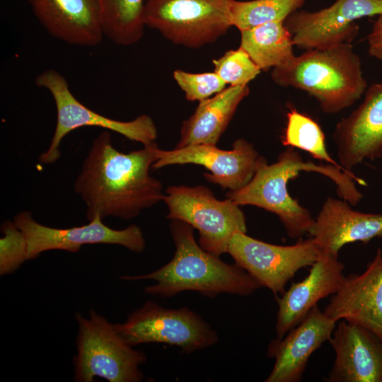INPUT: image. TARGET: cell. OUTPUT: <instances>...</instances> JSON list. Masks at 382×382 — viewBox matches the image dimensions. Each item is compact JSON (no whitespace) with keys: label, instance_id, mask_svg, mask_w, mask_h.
I'll return each instance as SVG.
<instances>
[{"label":"cell","instance_id":"e0dca14e","mask_svg":"<svg viewBox=\"0 0 382 382\" xmlns=\"http://www.w3.org/2000/svg\"><path fill=\"white\" fill-rule=\"evenodd\" d=\"M329 342L335 359L328 382H382V337L341 320Z\"/></svg>","mask_w":382,"mask_h":382},{"label":"cell","instance_id":"7402d4cb","mask_svg":"<svg viewBox=\"0 0 382 382\" xmlns=\"http://www.w3.org/2000/svg\"><path fill=\"white\" fill-rule=\"evenodd\" d=\"M284 22H270L241 31L240 47L261 71L282 66L295 56L292 37Z\"/></svg>","mask_w":382,"mask_h":382},{"label":"cell","instance_id":"ba28073f","mask_svg":"<svg viewBox=\"0 0 382 382\" xmlns=\"http://www.w3.org/2000/svg\"><path fill=\"white\" fill-rule=\"evenodd\" d=\"M35 82L50 93L57 110V124L51 143L40 156L42 163H54L60 157L59 146L63 138L80 127H101L144 146L154 143L157 139V128L151 117L141 115L131 121H120L102 115L79 102L70 91L66 79L55 69L41 72Z\"/></svg>","mask_w":382,"mask_h":382},{"label":"cell","instance_id":"9a60e30c","mask_svg":"<svg viewBox=\"0 0 382 382\" xmlns=\"http://www.w3.org/2000/svg\"><path fill=\"white\" fill-rule=\"evenodd\" d=\"M323 312L336 322L345 320L382 337V250L380 248L364 272L345 277Z\"/></svg>","mask_w":382,"mask_h":382},{"label":"cell","instance_id":"7a4b0ae2","mask_svg":"<svg viewBox=\"0 0 382 382\" xmlns=\"http://www.w3.org/2000/svg\"><path fill=\"white\" fill-rule=\"evenodd\" d=\"M301 171L316 172L330 178L336 185L338 195L352 205L363 197L354 182L365 186L364 180L332 164L305 161L292 147L281 152L275 163L269 165L263 161L246 185L229 191L226 197L239 206L253 205L275 214L291 238H301L309 233L315 219L289 195L287 186Z\"/></svg>","mask_w":382,"mask_h":382},{"label":"cell","instance_id":"9c48e42d","mask_svg":"<svg viewBox=\"0 0 382 382\" xmlns=\"http://www.w3.org/2000/svg\"><path fill=\"white\" fill-rule=\"evenodd\" d=\"M122 337L131 346L162 343L192 353L214 345L217 332L199 315L187 307L166 308L149 301L115 324Z\"/></svg>","mask_w":382,"mask_h":382},{"label":"cell","instance_id":"44dd1931","mask_svg":"<svg viewBox=\"0 0 382 382\" xmlns=\"http://www.w3.org/2000/svg\"><path fill=\"white\" fill-rule=\"evenodd\" d=\"M248 85L226 87L199 102L194 113L183 122L175 148L195 144L216 145L240 103L249 94Z\"/></svg>","mask_w":382,"mask_h":382},{"label":"cell","instance_id":"3957f363","mask_svg":"<svg viewBox=\"0 0 382 382\" xmlns=\"http://www.w3.org/2000/svg\"><path fill=\"white\" fill-rule=\"evenodd\" d=\"M193 227L180 220H171L170 231L175 245L173 258L149 273L122 276V279H150L156 284L144 291L152 296L172 297L193 291L209 298L221 294L249 296L261 284L242 267L223 262L219 257L204 250L195 241Z\"/></svg>","mask_w":382,"mask_h":382},{"label":"cell","instance_id":"d6986e66","mask_svg":"<svg viewBox=\"0 0 382 382\" xmlns=\"http://www.w3.org/2000/svg\"><path fill=\"white\" fill-rule=\"evenodd\" d=\"M53 37L69 45L92 47L104 35L99 0H27Z\"/></svg>","mask_w":382,"mask_h":382},{"label":"cell","instance_id":"7c38bea8","mask_svg":"<svg viewBox=\"0 0 382 382\" xmlns=\"http://www.w3.org/2000/svg\"><path fill=\"white\" fill-rule=\"evenodd\" d=\"M382 13V0H336L318 11H296L284 21L294 46L306 51L351 43L359 33L355 21Z\"/></svg>","mask_w":382,"mask_h":382},{"label":"cell","instance_id":"2e32d148","mask_svg":"<svg viewBox=\"0 0 382 382\" xmlns=\"http://www.w3.org/2000/svg\"><path fill=\"white\" fill-rule=\"evenodd\" d=\"M336 323L317 305L283 338L272 340L267 356L274 359V364L265 381H300L310 357L325 342L329 341Z\"/></svg>","mask_w":382,"mask_h":382},{"label":"cell","instance_id":"cb8c5ba5","mask_svg":"<svg viewBox=\"0 0 382 382\" xmlns=\"http://www.w3.org/2000/svg\"><path fill=\"white\" fill-rule=\"evenodd\" d=\"M289 108L286 125L282 137V144L303 150L315 159L350 172L342 168L328 154L325 134L318 123L311 117L299 112L294 106H289Z\"/></svg>","mask_w":382,"mask_h":382},{"label":"cell","instance_id":"d4e9b609","mask_svg":"<svg viewBox=\"0 0 382 382\" xmlns=\"http://www.w3.org/2000/svg\"><path fill=\"white\" fill-rule=\"evenodd\" d=\"M305 0H232L231 24L240 32L275 21H284Z\"/></svg>","mask_w":382,"mask_h":382},{"label":"cell","instance_id":"484cf974","mask_svg":"<svg viewBox=\"0 0 382 382\" xmlns=\"http://www.w3.org/2000/svg\"><path fill=\"white\" fill-rule=\"evenodd\" d=\"M212 64L214 71L230 86L248 85L261 71L241 47L227 51Z\"/></svg>","mask_w":382,"mask_h":382},{"label":"cell","instance_id":"ac0fdd59","mask_svg":"<svg viewBox=\"0 0 382 382\" xmlns=\"http://www.w3.org/2000/svg\"><path fill=\"white\" fill-rule=\"evenodd\" d=\"M344 269L345 265L339 260L338 255L321 253L302 281L292 283L281 297L276 298L277 339L283 338L297 325L320 300L339 290L345 277Z\"/></svg>","mask_w":382,"mask_h":382},{"label":"cell","instance_id":"8992f818","mask_svg":"<svg viewBox=\"0 0 382 382\" xmlns=\"http://www.w3.org/2000/svg\"><path fill=\"white\" fill-rule=\"evenodd\" d=\"M232 0H146L145 26L173 44L199 48L214 43L231 24Z\"/></svg>","mask_w":382,"mask_h":382},{"label":"cell","instance_id":"52a82bcc","mask_svg":"<svg viewBox=\"0 0 382 382\" xmlns=\"http://www.w3.org/2000/svg\"><path fill=\"white\" fill-rule=\"evenodd\" d=\"M163 200L168 208L167 218L180 220L199 232V244L220 257L227 253L233 235L246 233L245 215L240 206L226 198L219 200L207 187L170 186Z\"/></svg>","mask_w":382,"mask_h":382},{"label":"cell","instance_id":"f1b7e54d","mask_svg":"<svg viewBox=\"0 0 382 382\" xmlns=\"http://www.w3.org/2000/svg\"><path fill=\"white\" fill-rule=\"evenodd\" d=\"M369 53L382 61V13L378 16L367 37Z\"/></svg>","mask_w":382,"mask_h":382},{"label":"cell","instance_id":"5bb4252c","mask_svg":"<svg viewBox=\"0 0 382 382\" xmlns=\"http://www.w3.org/2000/svg\"><path fill=\"white\" fill-rule=\"evenodd\" d=\"M332 139L339 163L348 171L364 159L382 158V83L371 85L362 103L338 122Z\"/></svg>","mask_w":382,"mask_h":382},{"label":"cell","instance_id":"603a6c76","mask_svg":"<svg viewBox=\"0 0 382 382\" xmlns=\"http://www.w3.org/2000/svg\"><path fill=\"white\" fill-rule=\"evenodd\" d=\"M105 37L114 43L129 46L144 35V0H99Z\"/></svg>","mask_w":382,"mask_h":382},{"label":"cell","instance_id":"6da1fadb","mask_svg":"<svg viewBox=\"0 0 382 382\" xmlns=\"http://www.w3.org/2000/svg\"><path fill=\"white\" fill-rule=\"evenodd\" d=\"M158 148L154 142L120 152L113 146L109 130L94 139L74 183L88 221L96 216L130 219L163 200L161 183L149 174Z\"/></svg>","mask_w":382,"mask_h":382},{"label":"cell","instance_id":"30bf717a","mask_svg":"<svg viewBox=\"0 0 382 382\" xmlns=\"http://www.w3.org/2000/svg\"><path fill=\"white\" fill-rule=\"evenodd\" d=\"M227 253L262 286L278 297L296 272L312 266L321 253L312 237L291 245H279L236 232L230 240Z\"/></svg>","mask_w":382,"mask_h":382},{"label":"cell","instance_id":"4fadbf2b","mask_svg":"<svg viewBox=\"0 0 382 382\" xmlns=\"http://www.w3.org/2000/svg\"><path fill=\"white\" fill-rule=\"evenodd\" d=\"M156 155L153 169L175 164L203 166L211 171L204 174L208 182L230 191H236L246 185L266 160L244 139H236L233 149L228 151L220 149L216 145L195 144L173 150L158 148Z\"/></svg>","mask_w":382,"mask_h":382},{"label":"cell","instance_id":"ffe728a7","mask_svg":"<svg viewBox=\"0 0 382 382\" xmlns=\"http://www.w3.org/2000/svg\"><path fill=\"white\" fill-rule=\"evenodd\" d=\"M349 204L332 197L323 203L308 233L321 253L338 255L347 244H366L375 238H382V213L355 211Z\"/></svg>","mask_w":382,"mask_h":382},{"label":"cell","instance_id":"8fae6325","mask_svg":"<svg viewBox=\"0 0 382 382\" xmlns=\"http://www.w3.org/2000/svg\"><path fill=\"white\" fill-rule=\"evenodd\" d=\"M13 221L23 236L28 260L52 250L76 253L87 244L119 245L137 253L142 252L146 245L139 226L132 224L124 229H113L104 224L99 216L88 224L66 228L41 224L29 212L18 213Z\"/></svg>","mask_w":382,"mask_h":382},{"label":"cell","instance_id":"83f0119b","mask_svg":"<svg viewBox=\"0 0 382 382\" xmlns=\"http://www.w3.org/2000/svg\"><path fill=\"white\" fill-rule=\"evenodd\" d=\"M1 232L4 236L0 239L1 276L14 272L28 260L23 236L13 221H4Z\"/></svg>","mask_w":382,"mask_h":382},{"label":"cell","instance_id":"277c9868","mask_svg":"<svg viewBox=\"0 0 382 382\" xmlns=\"http://www.w3.org/2000/svg\"><path fill=\"white\" fill-rule=\"evenodd\" d=\"M271 76L280 86L307 92L328 114L337 113L353 105L367 87L360 58L351 43L306 51L272 69Z\"/></svg>","mask_w":382,"mask_h":382},{"label":"cell","instance_id":"5b68a950","mask_svg":"<svg viewBox=\"0 0 382 382\" xmlns=\"http://www.w3.org/2000/svg\"><path fill=\"white\" fill-rule=\"evenodd\" d=\"M79 329L74 377L76 382H93L96 377L109 382H140L144 374L140 366L146 355L134 349L110 323L96 311L89 317L76 314Z\"/></svg>","mask_w":382,"mask_h":382},{"label":"cell","instance_id":"4316f807","mask_svg":"<svg viewBox=\"0 0 382 382\" xmlns=\"http://www.w3.org/2000/svg\"><path fill=\"white\" fill-rule=\"evenodd\" d=\"M173 79L189 101L201 102L223 91L226 84L213 71L190 73L181 69L173 71Z\"/></svg>","mask_w":382,"mask_h":382}]
</instances>
